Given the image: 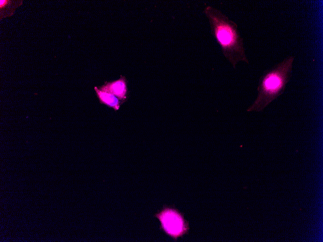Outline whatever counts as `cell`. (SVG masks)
Here are the masks:
<instances>
[{
  "label": "cell",
  "instance_id": "5",
  "mask_svg": "<svg viewBox=\"0 0 323 242\" xmlns=\"http://www.w3.org/2000/svg\"><path fill=\"white\" fill-rule=\"evenodd\" d=\"M95 89L101 102L108 106L113 107L116 110L119 109L121 102L120 100H121L115 95L105 91H102L98 89L97 87H95Z\"/></svg>",
  "mask_w": 323,
  "mask_h": 242
},
{
  "label": "cell",
  "instance_id": "4",
  "mask_svg": "<svg viewBox=\"0 0 323 242\" xmlns=\"http://www.w3.org/2000/svg\"><path fill=\"white\" fill-rule=\"evenodd\" d=\"M99 89L115 95L122 101L127 98V83L124 77L114 82L106 83Z\"/></svg>",
  "mask_w": 323,
  "mask_h": 242
},
{
  "label": "cell",
  "instance_id": "3",
  "mask_svg": "<svg viewBox=\"0 0 323 242\" xmlns=\"http://www.w3.org/2000/svg\"><path fill=\"white\" fill-rule=\"evenodd\" d=\"M154 216L161 223L160 228L175 240L188 232L189 223L185 220L183 214L173 206H163Z\"/></svg>",
  "mask_w": 323,
  "mask_h": 242
},
{
  "label": "cell",
  "instance_id": "2",
  "mask_svg": "<svg viewBox=\"0 0 323 242\" xmlns=\"http://www.w3.org/2000/svg\"><path fill=\"white\" fill-rule=\"evenodd\" d=\"M294 59V56H288L263 72L259 81L257 97L248 112L263 111L283 93L292 76Z\"/></svg>",
  "mask_w": 323,
  "mask_h": 242
},
{
  "label": "cell",
  "instance_id": "1",
  "mask_svg": "<svg viewBox=\"0 0 323 242\" xmlns=\"http://www.w3.org/2000/svg\"><path fill=\"white\" fill-rule=\"evenodd\" d=\"M204 13L208 18L211 34L220 45L225 57L235 69L238 62L248 64L243 39L238 30L237 24L219 9L206 7Z\"/></svg>",
  "mask_w": 323,
  "mask_h": 242
}]
</instances>
